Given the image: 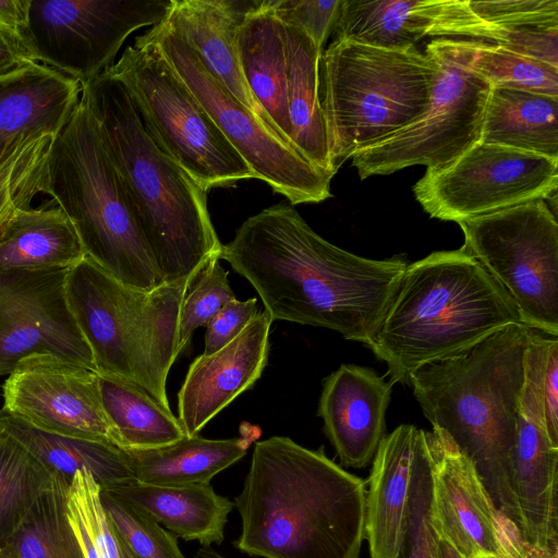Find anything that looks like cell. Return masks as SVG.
Masks as SVG:
<instances>
[{"instance_id":"6da1fadb","label":"cell","mask_w":558,"mask_h":558,"mask_svg":"<svg viewBox=\"0 0 558 558\" xmlns=\"http://www.w3.org/2000/svg\"><path fill=\"white\" fill-rule=\"evenodd\" d=\"M220 259L254 287L272 322L327 328L366 347L409 265L338 247L283 203L248 217Z\"/></svg>"},{"instance_id":"7a4b0ae2","label":"cell","mask_w":558,"mask_h":558,"mask_svg":"<svg viewBox=\"0 0 558 558\" xmlns=\"http://www.w3.org/2000/svg\"><path fill=\"white\" fill-rule=\"evenodd\" d=\"M366 483L289 437L255 444L234 507L235 546L263 558H359L365 539Z\"/></svg>"},{"instance_id":"3957f363","label":"cell","mask_w":558,"mask_h":558,"mask_svg":"<svg viewBox=\"0 0 558 558\" xmlns=\"http://www.w3.org/2000/svg\"><path fill=\"white\" fill-rule=\"evenodd\" d=\"M532 328L506 326L470 349L430 362L409 378L432 427L473 463L495 507L521 527L513 459Z\"/></svg>"},{"instance_id":"277c9868","label":"cell","mask_w":558,"mask_h":558,"mask_svg":"<svg viewBox=\"0 0 558 558\" xmlns=\"http://www.w3.org/2000/svg\"><path fill=\"white\" fill-rule=\"evenodd\" d=\"M82 94L162 283L187 280L220 258L207 192L155 142L122 83L105 72Z\"/></svg>"},{"instance_id":"5b68a950","label":"cell","mask_w":558,"mask_h":558,"mask_svg":"<svg viewBox=\"0 0 558 558\" xmlns=\"http://www.w3.org/2000/svg\"><path fill=\"white\" fill-rule=\"evenodd\" d=\"M521 324L502 289L462 247L433 252L403 271L367 347L392 384ZM522 325V324H521Z\"/></svg>"},{"instance_id":"8992f818","label":"cell","mask_w":558,"mask_h":558,"mask_svg":"<svg viewBox=\"0 0 558 558\" xmlns=\"http://www.w3.org/2000/svg\"><path fill=\"white\" fill-rule=\"evenodd\" d=\"M191 278L140 291L88 257L66 276L68 302L97 373L138 387L168 411L166 383L180 354L179 316Z\"/></svg>"},{"instance_id":"52a82bcc","label":"cell","mask_w":558,"mask_h":558,"mask_svg":"<svg viewBox=\"0 0 558 558\" xmlns=\"http://www.w3.org/2000/svg\"><path fill=\"white\" fill-rule=\"evenodd\" d=\"M46 194L73 223L86 257L131 289L162 284L83 94L50 147Z\"/></svg>"},{"instance_id":"ba28073f","label":"cell","mask_w":558,"mask_h":558,"mask_svg":"<svg viewBox=\"0 0 558 558\" xmlns=\"http://www.w3.org/2000/svg\"><path fill=\"white\" fill-rule=\"evenodd\" d=\"M436 63L415 47L387 50L333 40L319 60V100L335 172L427 110Z\"/></svg>"},{"instance_id":"9c48e42d","label":"cell","mask_w":558,"mask_h":558,"mask_svg":"<svg viewBox=\"0 0 558 558\" xmlns=\"http://www.w3.org/2000/svg\"><path fill=\"white\" fill-rule=\"evenodd\" d=\"M122 83L159 147L203 190L254 173L154 43L144 35L106 71Z\"/></svg>"},{"instance_id":"30bf717a","label":"cell","mask_w":558,"mask_h":558,"mask_svg":"<svg viewBox=\"0 0 558 558\" xmlns=\"http://www.w3.org/2000/svg\"><path fill=\"white\" fill-rule=\"evenodd\" d=\"M469 253L502 289L521 324L558 337V222L544 199L459 221Z\"/></svg>"},{"instance_id":"8fae6325","label":"cell","mask_w":558,"mask_h":558,"mask_svg":"<svg viewBox=\"0 0 558 558\" xmlns=\"http://www.w3.org/2000/svg\"><path fill=\"white\" fill-rule=\"evenodd\" d=\"M425 52L436 63L429 106L415 122L351 157L362 180L415 165L438 171L480 142L490 84L463 64L451 38L432 40Z\"/></svg>"},{"instance_id":"7c38bea8","label":"cell","mask_w":558,"mask_h":558,"mask_svg":"<svg viewBox=\"0 0 558 558\" xmlns=\"http://www.w3.org/2000/svg\"><path fill=\"white\" fill-rule=\"evenodd\" d=\"M191 90L254 173L292 205L320 203L331 196L332 174L322 171L239 102L201 62L167 16L144 34Z\"/></svg>"},{"instance_id":"4fadbf2b","label":"cell","mask_w":558,"mask_h":558,"mask_svg":"<svg viewBox=\"0 0 558 558\" xmlns=\"http://www.w3.org/2000/svg\"><path fill=\"white\" fill-rule=\"evenodd\" d=\"M173 0H32L26 39L35 60L82 86L110 69L125 39L163 21Z\"/></svg>"},{"instance_id":"5bb4252c","label":"cell","mask_w":558,"mask_h":558,"mask_svg":"<svg viewBox=\"0 0 558 558\" xmlns=\"http://www.w3.org/2000/svg\"><path fill=\"white\" fill-rule=\"evenodd\" d=\"M558 159L477 142L413 192L433 218L459 222L535 199L556 201Z\"/></svg>"},{"instance_id":"9a60e30c","label":"cell","mask_w":558,"mask_h":558,"mask_svg":"<svg viewBox=\"0 0 558 558\" xmlns=\"http://www.w3.org/2000/svg\"><path fill=\"white\" fill-rule=\"evenodd\" d=\"M69 269H0V376L39 355L96 371L68 302Z\"/></svg>"},{"instance_id":"2e32d148","label":"cell","mask_w":558,"mask_h":558,"mask_svg":"<svg viewBox=\"0 0 558 558\" xmlns=\"http://www.w3.org/2000/svg\"><path fill=\"white\" fill-rule=\"evenodd\" d=\"M2 390L1 411L38 429L121 448L96 371L50 355L32 356L8 375Z\"/></svg>"},{"instance_id":"e0dca14e","label":"cell","mask_w":558,"mask_h":558,"mask_svg":"<svg viewBox=\"0 0 558 558\" xmlns=\"http://www.w3.org/2000/svg\"><path fill=\"white\" fill-rule=\"evenodd\" d=\"M433 473V520L464 558H519L523 536L498 510L473 463L441 429L425 432Z\"/></svg>"},{"instance_id":"ac0fdd59","label":"cell","mask_w":558,"mask_h":558,"mask_svg":"<svg viewBox=\"0 0 558 558\" xmlns=\"http://www.w3.org/2000/svg\"><path fill=\"white\" fill-rule=\"evenodd\" d=\"M335 40L404 51L426 36L497 44L500 28L482 21L469 0H340Z\"/></svg>"},{"instance_id":"d6986e66","label":"cell","mask_w":558,"mask_h":558,"mask_svg":"<svg viewBox=\"0 0 558 558\" xmlns=\"http://www.w3.org/2000/svg\"><path fill=\"white\" fill-rule=\"evenodd\" d=\"M545 356L527 355L513 459L521 534L533 544L558 548V447L549 438L542 403Z\"/></svg>"},{"instance_id":"ffe728a7","label":"cell","mask_w":558,"mask_h":558,"mask_svg":"<svg viewBox=\"0 0 558 558\" xmlns=\"http://www.w3.org/2000/svg\"><path fill=\"white\" fill-rule=\"evenodd\" d=\"M272 319L265 310L226 347L199 355L178 393L179 421L187 436L198 432L260 377L267 365Z\"/></svg>"},{"instance_id":"44dd1931","label":"cell","mask_w":558,"mask_h":558,"mask_svg":"<svg viewBox=\"0 0 558 558\" xmlns=\"http://www.w3.org/2000/svg\"><path fill=\"white\" fill-rule=\"evenodd\" d=\"M392 383L371 368L342 364L323 381L317 415L342 465H368L385 438Z\"/></svg>"},{"instance_id":"7402d4cb","label":"cell","mask_w":558,"mask_h":558,"mask_svg":"<svg viewBox=\"0 0 558 558\" xmlns=\"http://www.w3.org/2000/svg\"><path fill=\"white\" fill-rule=\"evenodd\" d=\"M82 95V85L39 62L0 75V159L20 141L59 134Z\"/></svg>"},{"instance_id":"603a6c76","label":"cell","mask_w":558,"mask_h":558,"mask_svg":"<svg viewBox=\"0 0 558 558\" xmlns=\"http://www.w3.org/2000/svg\"><path fill=\"white\" fill-rule=\"evenodd\" d=\"M257 2L258 0H173L168 17L208 72L265 123L262 110L242 76L236 52L238 28Z\"/></svg>"},{"instance_id":"cb8c5ba5","label":"cell","mask_w":558,"mask_h":558,"mask_svg":"<svg viewBox=\"0 0 558 558\" xmlns=\"http://www.w3.org/2000/svg\"><path fill=\"white\" fill-rule=\"evenodd\" d=\"M236 52L242 76L266 125L292 147L284 28L269 0H258L244 16L236 33Z\"/></svg>"},{"instance_id":"d4e9b609","label":"cell","mask_w":558,"mask_h":558,"mask_svg":"<svg viewBox=\"0 0 558 558\" xmlns=\"http://www.w3.org/2000/svg\"><path fill=\"white\" fill-rule=\"evenodd\" d=\"M422 432L414 425H399L385 436L373 459L365 504V538L371 558H397Z\"/></svg>"},{"instance_id":"484cf974","label":"cell","mask_w":558,"mask_h":558,"mask_svg":"<svg viewBox=\"0 0 558 558\" xmlns=\"http://www.w3.org/2000/svg\"><path fill=\"white\" fill-rule=\"evenodd\" d=\"M100 488L145 512L175 537L202 546L225 539L228 514L234 507L209 483L156 485L129 478Z\"/></svg>"},{"instance_id":"4316f807","label":"cell","mask_w":558,"mask_h":558,"mask_svg":"<svg viewBox=\"0 0 558 558\" xmlns=\"http://www.w3.org/2000/svg\"><path fill=\"white\" fill-rule=\"evenodd\" d=\"M282 24L292 147L312 166L335 175L319 100V60L323 51L302 28Z\"/></svg>"},{"instance_id":"83f0119b","label":"cell","mask_w":558,"mask_h":558,"mask_svg":"<svg viewBox=\"0 0 558 558\" xmlns=\"http://www.w3.org/2000/svg\"><path fill=\"white\" fill-rule=\"evenodd\" d=\"M85 257L73 223L53 199L17 211L0 230V269L71 268Z\"/></svg>"},{"instance_id":"f1b7e54d","label":"cell","mask_w":558,"mask_h":558,"mask_svg":"<svg viewBox=\"0 0 558 558\" xmlns=\"http://www.w3.org/2000/svg\"><path fill=\"white\" fill-rule=\"evenodd\" d=\"M258 437L207 439L183 436L169 445L148 449H123L135 480L156 485L204 484L243 458Z\"/></svg>"},{"instance_id":"f546056e","label":"cell","mask_w":558,"mask_h":558,"mask_svg":"<svg viewBox=\"0 0 558 558\" xmlns=\"http://www.w3.org/2000/svg\"><path fill=\"white\" fill-rule=\"evenodd\" d=\"M480 142L558 159V96L492 87Z\"/></svg>"},{"instance_id":"4dcf8cb0","label":"cell","mask_w":558,"mask_h":558,"mask_svg":"<svg viewBox=\"0 0 558 558\" xmlns=\"http://www.w3.org/2000/svg\"><path fill=\"white\" fill-rule=\"evenodd\" d=\"M0 424L52 475L72 482L77 472H87L100 486L134 478L122 448L101 441L48 433L3 411H0Z\"/></svg>"},{"instance_id":"1f68e13d","label":"cell","mask_w":558,"mask_h":558,"mask_svg":"<svg viewBox=\"0 0 558 558\" xmlns=\"http://www.w3.org/2000/svg\"><path fill=\"white\" fill-rule=\"evenodd\" d=\"M98 375L102 405L122 449L156 448L186 435L172 411L145 391L128 381Z\"/></svg>"},{"instance_id":"d6a6232c","label":"cell","mask_w":558,"mask_h":558,"mask_svg":"<svg viewBox=\"0 0 558 558\" xmlns=\"http://www.w3.org/2000/svg\"><path fill=\"white\" fill-rule=\"evenodd\" d=\"M71 483L53 475L1 548L13 558H85L68 515Z\"/></svg>"},{"instance_id":"836d02e7","label":"cell","mask_w":558,"mask_h":558,"mask_svg":"<svg viewBox=\"0 0 558 558\" xmlns=\"http://www.w3.org/2000/svg\"><path fill=\"white\" fill-rule=\"evenodd\" d=\"M463 64L492 87L558 96V68L482 40L451 38Z\"/></svg>"},{"instance_id":"e575fe53","label":"cell","mask_w":558,"mask_h":558,"mask_svg":"<svg viewBox=\"0 0 558 558\" xmlns=\"http://www.w3.org/2000/svg\"><path fill=\"white\" fill-rule=\"evenodd\" d=\"M53 475L16 438L0 432V547Z\"/></svg>"},{"instance_id":"d590c367","label":"cell","mask_w":558,"mask_h":558,"mask_svg":"<svg viewBox=\"0 0 558 558\" xmlns=\"http://www.w3.org/2000/svg\"><path fill=\"white\" fill-rule=\"evenodd\" d=\"M57 135L24 138L0 159V230L17 211L32 207L38 194H46L48 155Z\"/></svg>"},{"instance_id":"8d00e7d4","label":"cell","mask_w":558,"mask_h":558,"mask_svg":"<svg viewBox=\"0 0 558 558\" xmlns=\"http://www.w3.org/2000/svg\"><path fill=\"white\" fill-rule=\"evenodd\" d=\"M439 537L433 520V473L423 429L414 454L397 558H439Z\"/></svg>"},{"instance_id":"74e56055","label":"cell","mask_w":558,"mask_h":558,"mask_svg":"<svg viewBox=\"0 0 558 558\" xmlns=\"http://www.w3.org/2000/svg\"><path fill=\"white\" fill-rule=\"evenodd\" d=\"M68 515L85 558H132L111 526L100 500V485L77 472L68 493Z\"/></svg>"},{"instance_id":"f35d334b","label":"cell","mask_w":558,"mask_h":558,"mask_svg":"<svg viewBox=\"0 0 558 558\" xmlns=\"http://www.w3.org/2000/svg\"><path fill=\"white\" fill-rule=\"evenodd\" d=\"M100 500L111 526L132 558H186L177 537L148 514L101 488Z\"/></svg>"},{"instance_id":"ab89813d","label":"cell","mask_w":558,"mask_h":558,"mask_svg":"<svg viewBox=\"0 0 558 558\" xmlns=\"http://www.w3.org/2000/svg\"><path fill=\"white\" fill-rule=\"evenodd\" d=\"M213 257L190 280L179 316L178 348L181 353L198 327L210 319L235 295L230 287L228 271Z\"/></svg>"},{"instance_id":"60d3db41","label":"cell","mask_w":558,"mask_h":558,"mask_svg":"<svg viewBox=\"0 0 558 558\" xmlns=\"http://www.w3.org/2000/svg\"><path fill=\"white\" fill-rule=\"evenodd\" d=\"M469 4L482 21L501 28L558 24V0H469Z\"/></svg>"},{"instance_id":"b9f144b4","label":"cell","mask_w":558,"mask_h":558,"mask_svg":"<svg viewBox=\"0 0 558 558\" xmlns=\"http://www.w3.org/2000/svg\"><path fill=\"white\" fill-rule=\"evenodd\" d=\"M269 4L282 23L302 28L323 51L332 33L340 0H269Z\"/></svg>"},{"instance_id":"7bdbcfd3","label":"cell","mask_w":558,"mask_h":558,"mask_svg":"<svg viewBox=\"0 0 558 558\" xmlns=\"http://www.w3.org/2000/svg\"><path fill=\"white\" fill-rule=\"evenodd\" d=\"M258 312L256 298L229 301L206 326L203 355H210L235 339Z\"/></svg>"},{"instance_id":"ee69618b","label":"cell","mask_w":558,"mask_h":558,"mask_svg":"<svg viewBox=\"0 0 558 558\" xmlns=\"http://www.w3.org/2000/svg\"><path fill=\"white\" fill-rule=\"evenodd\" d=\"M542 403L550 440L558 447V337L548 348L542 383Z\"/></svg>"},{"instance_id":"f6af8a7d","label":"cell","mask_w":558,"mask_h":558,"mask_svg":"<svg viewBox=\"0 0 558 558\" xmlns=\"http://www.w3.org/2000/svg\"><path fill=\"white\" fill-rule=\"evenodd\" d=\"M29 62H37L28 45L21 37L0 28V75Z\"/></svg>"},{"instance_id":"bcb514c9","label":"cell","mask_w":558,"mask_h":558,"mask_svg":"<svg viewBox=\"0 0 558 558\" xmlns=\"http://www.w3.org/2000/svg\"><path fill=\"white\" fill-rule=\"evenodd\" d=\"M31 2L32 0H0V28L21 37L26 44Z\"/></svg>"},{"instance_id":"7dc6e473","label":"cell","mask_w":558,"mask_h":558,"mask_svg":"<svg viewBox=\"0 0 558 558\" xmlns=\"http://www.w3.org/2000/svg\"><path fill=\"white\" fill-rule=\"evenodd\" d=\"M519 558H558V548L529 543L523 538Z\"/></svg>"},{"instance_id":"c3c4849f","label":"cell","mask_w":558,"mask_h":558,"mask_svg":"<svg viewBox=\"0 0 558 558\" xmlns=\"http://www.w3.org/2000/svg\"><path fill=\"white\" fill-rule=\"evenodd\" d=\"M439 558H464L449 542L439 537Z\"/></svg>"},{"instance_id":"681fc988","label":"cell","mask_w":558,"mask_h":558,"mask_svg":"<svg viewBox=\"0 0 558 558\" xmlns=\"http://www.w3.org/2000/svg\"><path fill=\"white\" fill-rule=\"evenodd\" d=\"M192 558H228L216 550L211 549L210 547H201L196 553L193 555Z\"/></svg>"},{"instance_id":"f907efd6","label":"cell","mask_w":558,"mask_h":558,"mask_svg":"<svg viewBox=\"0 0 558 558\" xmlns=\"http://www.w3.org/2000/svg\"><path fill=\"white\" fill-rule=\"evenodd\" d=\"M0 558H13V557L0 547Z\"/></svg>"},{"instance_id":"816d5d0a","label":"cell","mask_w":558,"mask_h":558,"mask_svg":"<svg viewBox=\"0 0 558 558\" xmlns=\"http://www.w3.org/2000/svg\"><path fill=\"white\" fill-rule=\"evenodd\" d=\"M1 430H2V426H1V424H0V432H1Z\"/></svg>"}]
</instances>
